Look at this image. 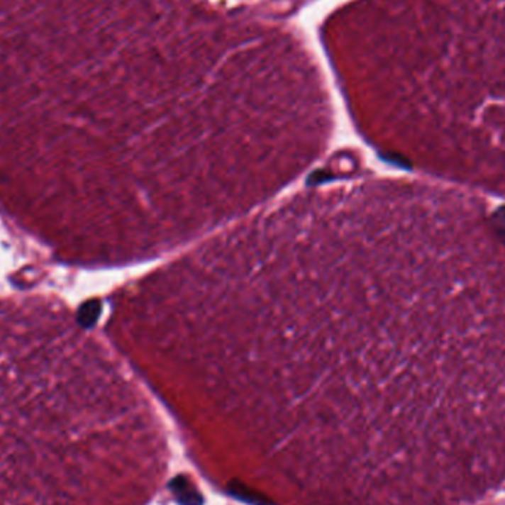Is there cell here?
Here are the masks:
<instances>
[{
	"mask_svg": "<svg viewBox=\"0 0 505 505\" xmlns=\"http://www.w3.org/2000/svg\"><path fill=\"white\" fill-rule=\"evenodd\" d=\"M396 214L299 192L173 259L152 337L210 464L269 505H431L440 405Z\"/></svg>",
	"mask_w": 505,
	"mask_h": 505,
	"instance_id": "obj_1",
	"label": "cell"
},
{
	"mask_svg": "<svg viewBox=\"0 0 505 505\" xmlns=\"http://www.w3.org/2000/svg\"><path fill=\"white\" fill-rule=\"evenodd\" d=\"M99 313H101V303L99 301H96V300L86 301L80 308V311L77 312V323L84 330L92 328L95 326Z\"/></svg>",
	"mask_w": 505,
	"mask_h": 505,
	"instance_id": "obj_2",
	"label": "cell"
}]
</instances>
